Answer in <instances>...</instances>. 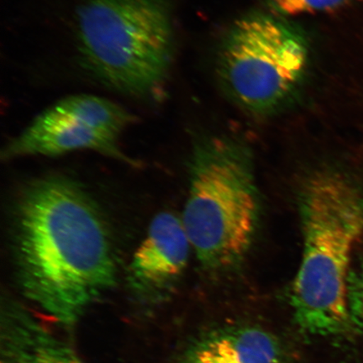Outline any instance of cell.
I'll use <instances>...</instances> for the list:
<instances>
[{
    "instance_id": "6da1fadb",
    "label": "cell",
    "mask_w": 363,
    "mask_h": 363,
    "mask_svg": "<svg viewBox=\"0 0 363 363\" xmlns=\"http://www.w3.org/2000/svg\"><path fill=\"white\" fill-rule=\"evenodd\" d=\"M13 269L23 294L71 328L117 282L115 244L99 204L60 175L27 184L13 210Z\"/></svg>"
},
{
    "instance_id": "7a4b0ae2",
    "label": "cell",
    "mask_w": 363,
    "mask_h": 363,
    "mask_svg": "<svg viewBox=\"0 0 363 363\" xmlns=\"http://www.w3.org/2000/svg\"><path fill=\"white\" fill-rule=\"evenodd\" d=\"M303 252L290 289L303 333L342 337L357 330L348 302L354 248L363 235V193L342 172L318 169L298 194Z\"/></svg>"
},
{
    "instance_id": "3957f363",
    "label": "cell",
    "mask_w": 363,
    "mask_h": 363,
    "mask_svg": "<svg viewBox=\"0 0 363 363\" xmlns=\"http://www.w3.org/2000/svg\"><path fill=\"white\" fill-rule=\"evenodd\" d=\"M259 216L249 149L224 135L195 144L181 219L203 269L224 274L238 266L251 249Z\"/></svg>"
},
{
    "instance_id": "277c9868",
    "label": "cell",
    "mask_w": 363,
    "mask_h": 363,
    "mask_svg": "<svg viewBox=\"0 0 363 363\" xmlns=\"http://www.w3.org/2000/svg\"><path fill=\"white\" fill-rule=\"evenodd\" d=\"M82 65L118 92L160 96L174 52L167 0H89L78 11Z\"/></svg>"
},
{
    "instance_id": "5b68a950",
    "label": "cell",
    "mask_w": 363,
    "mask_h": 363,
    "mask_svg": "<svg viewBox=\"0 0 363 363\" xmlns=\"http://www.w3.org/2000/svg\"><path fill=\"white\" fill-rule=\"evenodd\" d=\"M310 65L301 30L275 13H249L222 42L217 76L231 101L255 116L282 110L296 96Z\"/></svg>"
},
{
    "instance_id": "8992f818",
    "label": "cell",
    "mask_w": 363,
    "mask_h": 363,
    "mask_svg": "<svg viewBox=\"0 0 363 363\" xmlns=\"http://www.w3.org/2000/svg\"><path fill=\"white\" fill-rule=\"evenodd\" d=\"M191 249L181 218L169 211L159 213L130 262V289L144 301L164 297L183 274Z\"/></svg>"
},
{
    "instance_id": "52a82bcc",
    "label": "cell",
    "mask_w": 363,
    "mask_h": 363,
    "mask_svg": "<svg viewBox=\"0 0 363 363\" xmlns=\"http://www.w3.org/2000/svg\"><path fill=\"white\" fill-rule=\"evenodd\" d=\"M82 150L138 165L121 151L119 138L103 133L55 106L48 108L3 148V160L29 156L55 157Z\"/></svg>"
},
{
    "instance_id": "ba28073f",
    "label": "cell",
    "mask_w": 363,
    "mask_h": 363,
    "mask_svg": "<svg viewBox=\"0 0 363 363\" xmlns=\"http://www.w3.org/2000/svg\"><path fill=\"white\" fill-rule=\"evenodd\" d=\"M0 363H85L69 344L16 301L2 303Z\"/></svg>"
},
{
    "instance_id": "9c48e42d",
    "label": "cell",
    "mask_w": 363,
    "mask_h": 363,
    "mask_svg": "<svg viewBox=\"0 0 363 363\" xmlns=\"http://www.w3.org/2000/svg\"><path fill=\"white\" fill-rule=\"evenodd\" d=\"M196 347L233 363H288L279 340L255 326L216 330Z\"/></svg>"
},
{
    "instance_id": "30bf717a",
    "label": "cell",
    "mask_w": 363,
    "mask_h": 363,
    "mask_svg": "<svg viewBox=\"0 0 363 363\" xmlns=\"http://www.w3.org/2000/svg\"><path fill=\"white\" fill-rule=\"evenodd\" d=\"M53 106L117 138L135 121V116L119 104L94 95H74L62 99Z\"/></svg>"
},
{
    "instance_id": "8fae6325",
    "label": "cell",
    "mask_w": 363,
    "mask_h": 363,
    "mask_svg": "<svg viewBox=\"0 0 363 363\" xmlns=\"http://www.w3.org/2000/svg\"><path fill=\"white\" fill-rule=\"evenodd\" d=\"M275 15L293 17L329 13L363 2V0H266Z\"/></svg>"
},
{
    "instance_id": "7c38bea8",
    "label": "cell",
    "mask_w": 363,
    "mask_h": 363,
    "mask_svg": "<svg viewBox=\"0 0 363 363\" xmlns=\"http://www.w3.org/2000/svg\"><path fill=\"white\" fill-rule=\"evenodd\" d=\"M348 302L357 330L363 329V263L352 270L348 282Z\"/></svg>"
},
{
    "instance_id": "4fadbf2b",
    "label": "cell",
    "mask_w": 363,
    "mask_h": 363,
    "mask_svg": "<svg viewBox=\"0 0 363 363\" xmlns=\"http://www.w3.org/2000/svg\"><path fill=\"white\" fill-rule=\"evenodd\" d=\"M183 363H233L224 358L213 355L195 346L185 357Z\"/></svg>"
}]
</instances>
